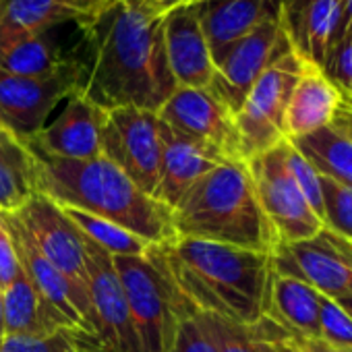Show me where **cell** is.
I'll return each instance as SVG.
<instances>
[{"mask_svg":"<svg viewBox=\"0 0 352 352\" xmlns=\"http://www.w3.org/2000/svg\"><path fill=\"white\" fill-rule=\"evenodd\" d=\"M77 25V94L102 110L157 114L176 89L164 44V13L133 0H106Z\"/></svg>","mask_w":352,"mask_h":352,"instance_id":"cell-1","label":"cell"},{"mask_svg":"<svg viewBox=\"0 0 352 352\" xmlns=\"http://www.w3.org/2000/svg\"><path fill=\"white\" fill-rule=\"evenodd\" d=\"M153 253L197 313L218 315L247 327L267 315L274 280L272 253L181 236L153 245Z\"/></svg>","mask_w":352,"mask_h":352,"instance_id":"cell-2","label":"cell"},{"mask_svg":"<svg viewBox=\"0 0 352 352\" xmlns=\"http://www.w3.org/2000/svg\"><path fill=\"white\" fill-rule=\"evenodd\" d=\"M36 168V191L60 208H73L110 220L149 245L176 239L170 210L143 193L106 157L69 160L44 153L25 141Z\"/></svg>","mask_w":352,"mask_h":352,"instance_id":"cell-3","label":"cell"},{"mask_svg":"<svg viewBox=\"0 0 352 352\" xmlns=\"http://www.w3.org/2000/svg\"><path fill=\"white\" fill-rule=\"evenodd\" d=\"M174 234L259 253L280 245L265 218L247 162L226 160L210 170L170 210Z\"/></svg>","mask_w":352,"mask_h":352,"instance_id":"cell-4","label":"cell"},{"mask_svg":"<svg viewBox=\"0 0 352 352\" xmlns=\"http://www.w3.org/2000/svg\"><path fill=\"white\" fill-rule=\"evenodd\" d=\"M114 270L124 290L131 321L137 331L141 352H170L176 327L197 309L181 294L166 267L153 253L112 257Z\"/></svg>","mask_w":352,"mask_h":352,"instance_id":"cell-5","label":"cell"},{"mask_svg":"<svg viewBox=\"0 0 352 352\" xmlns=\"http://www.w3.org/2000/svg\"><path fill=\"white\" fill-rule=\"evenodd\" d=\"M305 63L294 48L286 50L263 71L247 94L241 110L234 114L243 162L286 141L284 114Z\"/></svg>","mask_w":352,"mask_h":352,"instance_id":"cell-6","label":"cell"},{"mask_svg":"<svg viewBox=\"0 0 352 352\" xmlns=\"http://www.w3.org/2000/svg\"><path fill=\"white\" fill-rule=\"evenodd\" d=\"M23 228L32 234L42 255L65 276L71 286L77 311L85 323L94 329V315L87 292V267L83 236L75 224L65 216L63 208L50 197L36 193L17 212H13ZM96 333V329H94Z\"/></svg>","mask_w":352,"mask_h":352,"instance_id":"cell-7","label":"cell"},{"mask_svg":"<svg viewBox=\"0 0 352 352\" xmlns=\"http://www.w3.org/2000/svg\"><path fill=\"white\" fill-rule=\"evenodd\" d=\"M259 206L280 243L313 239L325 224L298 191L286 162V141L247 160Z\"/></svg>","mask_w":352,"mask_h":352,"instance_id":"cell-8","label":"cell"},{"mask_svg":"<svg viewBox=\"0 0 352 352\" xmlns=\"http://www.w3.org/2000/svg\"><path fill=\"white\" fill-rule=\"evenodd\" d=\"M100 153L122 170L143 193L153 197L162 157L157 114L139 108L104 110Z\"/></svg>","mask_w":352,"mask_h":352,"instance_id":"cell-9","label":"cell"},{"mask_svg":"<svg viewBox=\"0 0 352 352\" xmlns=\"http://www.w3.org/2000/svg\"><path fill=\"white\" fill-rule=\"evenodd\" d=\"M272 263L276 274L294 276L327 298L352 296V241L327 226L309 241L280 243Z\"/></svg>","mask_w":352,"mask_h":352,"instance_id":"cell-10","label":"cell"},{"mask_svg":"<svg viewBox=\"0 0 352 352\" xmlns=\"http://www.w3.org/2000/svg\"><path fill=\"white\" fill-rule=\"evenodd\" d=\"M290 48L292 44L280 13L241 38L216 60L210 89L232 114H236L263 71Z\"/></svg>","mask_w":352,"mask_h":352,"instance_id":"cell-11","label":"cell"},{"mask_svg":"<svg viewBox=\"0 0 352 352\" xmlns=\"http://www.w3.org/2000/svg\"><path fill=\"white\" fill-rule=\"evenodd\" d=\"M79 60L54 75L21 77L0 71V126L21 141L34 139L52 110L77 94Z\"/></svg>","mask_w":352,"mask_h":352,"instance_id":"cell-12","label":"cell"},{"mask_svg":"<svg viewBox=\"0 0 352 352\" xmlns=\"http://www.w3.org/2000/svg\"><path fill=\"white\" fill-rule=\"evenodd\" d=\"M81 234V232H79ZM83 236V234H81ZM94 329L104 352H141L112 255L83 236Z\"/></svg>","mask_w":352,"mask_h":352,"instance_id":"cell-13","label":"cell"},{"mask_svg":"<svg viewBox=\"0 0 352 352\" xmlns=\"http://www.w3.org/2000/svg\"><path fill=\"white\" fill-rule=\"evenodd\" d=\"M157 118L176 133L210 145L226 160H241L234 114L210 87H176Z\"/></svg>","mask_w":352,"mask_h":352,"instance_id":"cell-14","label":"cell"},{"mask_svg":"<svg viewBox=\"0 0 352 352\" xmlns=\"http://www.w3.org/2000/svg\"><path fill=\"white\" fill-rule=\"evenodd\" d=\"M164 44L176 87H210L216 67L197 3L179 5L164 15Z\"/></svg>","mask_w":352,"mask_h":352,"instance_id":"cell-15","label":"cell"},{"mask_svg":"<svg viewBox=\"0 0 352 352\" xmlns=\"http://www.w3.org/2000/svg\"><path fill=\"white\" fill-rule=\"evenodd\" d=\"M0 224H3L13 241L17 259L34 288L38 290L42 302L48 313L60 327H77L94 333V329L85 323L81 313L77 311L73 292L65 276L42 255L32 234L23 228L19 218L13 212H0Z\"/></svg>","mask_w":352,"mask_h":352,"instance_id":"cell-16","label":"cell"},{"mask_svg":"<svg viewBox=\"0 0 352 352\" xmlns=\"http://www.w3.org/2000/svg\"><path fill=\"white\" fill-rule=\"evenodd\" d=\"M162 131V157H160V176L153 199L164 208L172 210L183 199V195L218 164L226 162L210 145L195 141L176 133L160 120Z\"/></svg>","mask_w":352,"mask_h":352,"instance_id":"cell-17","label":"cell"},{"mask_svg":"<svg viewBox=\"0 0 352 352\" xmlns=\"http://www.w3.org/2000/svg\"><path fill=\"white\" fill-rule=\"evenodd\" d=\"M104 110L81 98L79 94L67 100L63 112L46 124L30 143L44 153L69 160L100 157V131Z\"/></svg>","mask_w":352,"mask_h":352,"instance_id":"cell-18","label":"cell"},{"mask_svg":"<svg viewBox=\"0 0 352 352\" xmlns=\"http://www.w3.org/2000/svg\"><path fill=\"white\" fill-rule=\"evenodd\" d=\"M208 46L216 60L263 21L282 13L280 0H197Z\"/></svg>","mask_w":352,"mask_h":352,"instance_id":"cell-19","label":"cell"},{"mask_svg":"<svg viewBox=\"0 0 352 352\" xmlns=\"http://www.w3.org/2000/svg\"><path fill=\"white\" fill-rule=\"evenodd\" d=\"M340 98L342 94L325 77V73L319 67L305 63L284 114L286 141H296L323 126H329Z\"/></svg>","mask_w":352,"mask_h":352,"instance_id":"cell-20","label":"cell"},{"mask_svg":"<svg viewBox=\"0 0 352 352\" xmlns=\"http://www.w3.org/2000/svg\"><path fill=\"white\" fill-rule=\"evenodd\" d=\"M282 21L292 48L309 65L323 69L338 38L340 0H309L288 13H282Z\"/></svg>","mask_w":352,"mask_h":352,"instance_id":"cell-21","label":"cell"},{"mask_svg":"<svg viewBox=\"0 0 352 352\" xmlns=\"http://www.w3.org/2000/svg\"><path fill=\"white\" fill-rule=\"evenodd\" d=\"M77 63V52H65L52 32L0 36V71L21 77H46Z\"/></svg>","mask_w":352,"mask_h":352,"instance_id":"cell-22","label":"cell"},{"mask_svg":"<svg viewBox=\"0 0 352 352\" xmlns=\"http://www.w3.org/2000/svg\"><path fill=\"white\" fill-rule=\"evenodd\" d=\"M319 298L321 294L307 282L274 272L267 319L292 338H319Z\"/></svg>","mask_w":352,"mask_h":352,"instance_id":"cell-23","label":"cell"},{"mask_svg":"<svg viewBox=\"0 0 352 352\" xmlns=\"http://www.w3.org/2000/svg\"><path fill=\"white\" fill-rule=\"evenodd\" d=\"M36 193V168L30 147L0 126V212H17Z\"/></svg>","mask_w":352,"mask_h":352,"instance_id":"cell-24","label":"cell"},{"mask_svg":"<svg viewBox=\"0 0 352 352\" xmlns=\"http://www.w3.org/2000/svg\"><path fill=\"white\" fill-rule=\"evenodd\" d=\"M3 313L5 336H46L60 327L23 270L13 284L3 290Z\"/></svg>","mask_w":352,"mask_h":352,"instance_id":"cell-25","label":"cell"},{"mask_svg":"<svg viewBox=\"0 0 352 352\" xmlns=\"http://www.w3.org/2000/svg\"><path fill=\"white\" fill-rule=\"evenodd\" d=\"M290 143L317 168L319 174L352 189V141L331 124Z\"/></svg>","mask_w":352,"mask_h":352,"instance_id":"cell-26","label":"cell"},{"mask_svg":"<svg viewBox=\"0 0 352 352\" xmlns=\"http://www.w3.org/2000/svg\"><path fill=\"white\" fill-rule=\"evenodd\" d=\"M77 21L58 0H0V36L52 32Z\"/></svg>","mask_w":352,"mask_h":352,"instance_id":"cell-27","label":"cell"},{"mask_svg":"<svg viewBox=\"0 0 352 352\" xmlns=\"http://www.w3.org/2000/svg\"><path fill=\"white\" fill-rule=\"evenodd\" d=\"M63 212L87 241H91L112 257H137V255H145L151 249L147 241L135 236L133 232L124 230L122 226L110 220L73 208H63Z\"/></svg>","mask_w":352,"mask_h":352,"instance_id":"cell-28","label":"cell"},{"mask_svg":"<svg viewBox=\"0 0 352 352\" xmlns=\"http://www.w3.org/2000/svg\"><path fill=\"white\" fill-rule=\"evenodd\" d=\"M0 352H104L96 333L58 327L46 336H3Z\"/></svg>","mask_w":352,"mask_h":352,"instance_id":"cell-29","label":"cell"},{"mask_svg":"<svg viewBox=\"0 0 352 352\" xmlns=\"http://www.w3.org/2000/svg\"><path fill=\"white\" fill-rule=\"evenodd\" d=\"M197 319L218 352H265L253 327L239 325L210 313H197Z\"/></svg>","mask_w":352,"mask_h":352,"instance_id":"cell-30","label":"cell"},{"mask_svg":"<svg viewBox=\"0 0 352 352\" xmlns=\"http://www.w3.org/2000/svg\"><path fill=\"white\" fill-rule=\"evenodd\" d=\"M323 224L336 234L352 241V189L321 174Z\"/></svg>","mask_w":352,"mask_h":352,"instance_id":"cell-31","label":"cell"},{"mask_svg":"<svg viewBox=\"0 0 352 352\" xmlns=\"http://www.w3.org/2000/svg\"><path fill=\"white\" fill-rule=\"evenodd\" d=\"M286 162L292 179L302 193L305 201L311 206V210L317 214V218L323 222V199H321V174L317 168L290 143L286 141Z\"/></svg>","mask_w":352,"mask_h":352,"instance_id":"cell-32","label":"cell"},{"mask_svg":"<svg viewBox=\"0 0 352 352\" xmlns=\"http://www.w3.org/2000/svg\"><path fill=\"white\" fill-rule=\"evenodd\" d=\"M319 340L352 350V317L333 298L321 294L319 298Z\"/></svg>","mask_w":352,"mask_h":352,"instance_id":"cell-33","label":"cell"},{"mask_svg":"<svg viewBox=\"0 0 352 352\" xmlns=\"http://www.w3.org/2000/svg\"><path fill=\"white\" fill-rule=\"evenodd\" d=\"M321 71L344 98L352 100V34L333 44Z\"/></svg>","mask_w":352,"mask_h":352,"instance_id":"cell-34","label":"cell"},{"mask_svg":"<svg viewBox=\"0 0 352 352\" xmlns=\"http://www.w3.org/2000/svg\"><path fill=\"white\" fill-rule=\"evenodd\" d=\"M170 352H218L208 331L199 323L197 315L187 317L176 327V336Z\"/></svg>","mask_w":352,"mask_h":352,"instance_id":"cell-35","label":"cell"},{"mask_svg":"<svg viewBox=\"0 0 352 352\" xmlns=\"http://www.w3.org/2000/svg\"><path fill=\"white\" fill-rule=\"evenodd\" d=\"M261 340L265 352H305L280 325H276L272 319L263 317L259 323L251 325Z\"/></svg>","mask_w":352,"mask_h":352,"instance_id":"cell-36","label":"cell"},{"mask_svg":"<svg viewBox=\"0 0 352 352\" xmlns=\"http://www.w3.org/2000/svg\"><path fill=\"white\" fill-rule=\"evenodd\" d=\"M21 265L13 247V241L7 232V228L0 224V292L7 290L13 280L19 276Z\"/></svg>","mask_w":352,"mask_h":352,"instance_id":"cell-37","label":"cell"},{"mask_svg":"<svg viewBox=\"0 0 352 352\" xmlns=\"http://www.w3.org/2000/svg\"><path fill=\"white\" fill-rule=\"evenodd\" d=\"M331 126L352 141V100L350 98H344V96L340 98V104H338V110L333 114Z\"/></svg>","mask_w":352,"mask_h":352,"instance_id":"cell-38","label":"cell"},{"mask_svg":"<svg viewBox=\"0 0 352 352\" xmlns=\"http://www.w3.org/2000/svg\"><path fill=\"white\" fill-rule=\"evenodd\" d=\"M58 3H60L63 7H67V9L81 21V19L94 15V13L106 3V0H58Z\"/></svg>","mask_w":352,"mask_h":352,"instance_id":"cell-39","label":"cell"},{"mask_svg":"<svg viewBox=\"0 0 352 352\" xmlns=\"http://www.w3.org/2000/svg\"><path fill=\"white\" fill-rule=\"evenodd\" d=\"M290 336V333H288ZM292 338V336H290ZM305 352H352V350H344V348H338V346H331L319 338L315 340H305V338H292Z\"/></svg>","mask_w":352,"mask_h":352,"instance_id":"cell-40","label":"cell"},{"mask_svg":"<svg viewBox=\"0 0 352 352\" xmlns=\"http://www.w3.org/2000/svg\"><path fill=\"white\" fill-rule=\"evenodd\" d=\"M352 34V0H340V23H338V38Z\"/></svg>","mask_w":352,"mask_h":352,"instance_id":"cell-41","label":"cell"},{"mask_svg":"<svg viewBox=\"0 0 352 352\" xmlns=\"http://www.w3.org/2000/svg\"><path fill=\"white\" fill-rule=\"evenodd\" d=\"M133 3H139L151 11H157V13H168L170 9L179 7V5H185V3H193V0H133Z\"/></svg>","mask_w":352,"mask_h":352,"instance_id":"cell-42","label":"cell"},{"mask_svg":"<svg viewBox=\"0 0 352 352\" xmlns=\"http://www.w3.org/2000/svg\"><path fill=\"white\" fill-rule=\"evenodd\" d=\"M305 3H309V0H280V7H282V13H288V11H292Z\"/></svg>","mask_w":352,"mask_h":352,"instance_id":"cell-43","label":"cell"},{"mask_svg":"<svg viewBox=\"0 0 352 352\" xmlns=\"http://www.w3.org/2000/svg\"><path fill=\"white\" fill-rule=\"evenodd\" d=\"M5 336V313H3V292H0V338Z\"/></svg>","mask_w":352,"mask_h":352,"instance_id":"cell-44","label":"cell"},{"mask_svg":"<svg viewBox=\"0 0 352 352\" xmlns=\"http://www.w3.org/2000/svg\"><path fill=\"white\" fill-rule=\"evenodd\" d=\"M338 302L350 313V317H352V296H344V298H338Z\"/></svg>","mask_w":352,"mask_h":352,"instance_id":"cell-45","label":"cell"},{"mask_svg":"<svg viewBox=\"0 0 352 352\" xmlns=\"http://www.w3.org/2000/svg\"><path fill=\"white\" fill-rule=\"evenodd\" d=\"M193 3H197V0H193Z\"/></svg>","mask_w":352,"mask_h":352,"instance_id":"cell-46","label":"cell"}]
</instances>
